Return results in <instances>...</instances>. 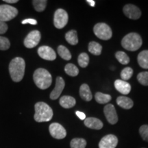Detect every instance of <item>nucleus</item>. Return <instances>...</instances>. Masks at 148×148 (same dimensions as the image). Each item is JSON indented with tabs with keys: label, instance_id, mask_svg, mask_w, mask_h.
Returning a JSON list of instances; mask_svg holds the SVG:
<instances>
[{
	"label": "nucleus",
	"instance_id": "1",
	"mask_svg": "<svg viewBox=\"0 0 148 148\" xmlns=\"http://www.w3.org/2000/svg\"><path fill=\"white\" fill-rule=\"evenodd\" d=\"M25 60L20 57H16L11 60L9 64V73L14 82H18L23 78L25 73Z\"/></svg>",
	"mask_w": 148,
	"mask_h": 148
},
{
	"label": "nucleus",
	"instance_id": "2",
	"mask_svg": "<svg viewBox=\"0 0 148 148\" xmlns=\"http://www.w3.org/2000/svg\"><path fill=\"white\" fill-rule=\"evenodd\" d=\"M33 79L35 84L40 89H47L51 86L52 82V77L50 73L45 69L39 68L34 71Z\"/></svg>",
	"mask_w": 148,
	"mask_h": 148
},
{
	"label": "nucleus",
	"instance_id": "3",
	"mask_svg": "<svg viewBox=\"0 0 148 148\" xmlns=\"http://www.w3.org/2000/svg\"><path fill=\"white\" fill-rule=\"evenodd\" d=\"M35 114L34 120L37 122H47L49 121L53 117V110L49 105L46 103H36L34 106Z\"/></svg>",
	"mask_w": 148,
	"mask_h": 148
},
{
	"label": "nucleus",
	"instance_id": "4",
	"mask_svg": "<svg viewBox=\"0 0 148 148\" xmlns=\"http://www.w3.org/2000/svg\"><path fill=\"white\" fill-rule=\"evenodd\" d=\"M142 38L137 33L131 32L123 37L121 40L122 47L127 51H134L141 47Z\"/></svg>",
	"mask_w": 148,
	"mask_h": 148
},
{
	"label": "nucleus",
	"instance_id": "5",
	"mask_svg": "<svg viewBox=\"0 0 148 148\" xmlns=\"http://www.w3.org/2000/svg\"><path fill=\"white\" fill-rule=\"evenodd\" d=\"M93 32L97 38L104 40L110 39L112 35L111 28L104 23H99L95 25L93 27Z\"/></svg>",
	"mask_w": 148,
	"mask_h": 148
},
{
	"label": "nucleus",
	"instance_id": "6",
	"mask_svg": "<svg viewBox=\"0 0 148 148\" xmlns=\"http://www.w3.org/2000/svg\"><path fill=\"white\" fill-rule=\"evenodd\" d=\"M18 14L16 8L9 5H0V21L6 22L13 19Z\"/></svg>",
	"mask_w": 148,
	"mask_h": 148
},
{
	"label": "nucleus",
	"instance_id": "7",
	"mask_svg": "<svg viewBox=\"0 0 148 148\" xmlns=\"http://www.w3.org/2000/svg\"><path fill=\"white\" fill-rule=\"evenodd\" d=\"M67 12L62 8H59L55 12L53 17V24L54 26L58 29H62L68 23Z\"/></svg>",
	"mask_w": 148,
	"mask_h": 148
},
{
	"label": "nucleus",
	"instance_id": "8",
	"mask_svg": "<svg viewBox=\"0 0 148 148\" xmlns=\"http://www.w3.org/2000/svg\"><path fill=\"white\" fill-rule=\"evenodd\" d=\"M40 38V33L38 30H33L27 34V36L25 37L24 40V45L25 47L29 48H34L39 43Z\"/></svg>",
	"mask_w": 148,
	"mask_h": 148
},
{
	"label": "nucleus",
	"instance_id": "9",
	"mask_svg": "<svg viewBox=\"0 0 148 148\" xmlns=\"http://www.w3.org/2000/svg\"><path fill=\"white\" fill-rule=\"evenodd\" d=\"M49 130L51 136L56 139H62L66 135V130L62 125L58 123H53L50 124Z\"/></svg>",
	"mask_w": 148,
	"mask_h": 148
},
{
	"label": "nucleus",
	"instance_id": "10",
	"mask_svg": "<svg viewBox=\"0 0 148 148\" xmlns=\"http://www.w3.org/2000/svg\"><path fill=\"white\" fill-rule=\"evenodd\" d=\"M123 13L130 19H138L141 16V12L140 9L133 4H127L123 7Z\"/></svg>",
	"mask_w": 148,
	"mask_h": 148
},
{
	"label": "nucleus",
	"instance_id": "11",
	"mask_svg": "<svg viewBox=\"0 0 148 148\" xmlns=\"http://www.w3.org/2000/svg\"><path fill=\"white\" fill-rule=\"evenodd\" d=\"M118 143V138L113 134L103 136L99 143V148H115Z\"/></svg>",
	"mask_w": 148,
	"mask_h": 148
},
{
	"label": "nucleus",
	"instance_id": "12",
	"mask_svg": "<svg viewBox=\"0 0 148 148\" xmlns=\"http://www.w3.org/2000/svg\"><path fill=\"white\" fill-rule=\"evenodd\" d=\"M103 112L109 123L112 125L116 123V122L118 121V116L113 105L110 103L107 104L103 108Z\"/></svg>",
	"mask_w": 148,
	"mask_h": 148
},
{
	"label": "nucleus",
	"instance_id": "13",
	"mask_svg": "<svg viewBox=\"0 0 148 148\" xmlns=\"http://www.w3.org/2000/svg\"><path fill=\"white\" fill-rule=\"evenodd\" d=\"M38 54L40 58L46 60H54L56 58L54 50L48 46H41L38 48Z\"/></svg>",
	"mask_w": 148,
	"mask_h": 148
},
{
	"label": "nucleus",
	"instance_id": "14",
	"mask_svg": "<svg viewBox=\"0 0 148 148\" xmlns=\"http://www.w3.org/2000/svg\"><path fill=\"white\" fill-rule=\"evenodd\" d=\"M64 81L62 77H57L56 80V86L50 94V98L53 100L58 99L64 88Z\"/></svg>",
	"mask_w": 148,
	"mask_h": 148
},
{
	"label": "nucleus",
	"instance_id": "15",
	"mask_svg": "<svg viewBox=\"0 0 148 148\" xmlns=\"http://www.w3.org/2000/svg\"><path fill=\"white\" fill-rule=\"evenodd\" d=\"M114 87L123 95H127L131 90V86L126 81L122 79H116L114 82Z\"/></svg>",
	"mask_w": 148,
	"mask_h": 148
},
{
	"label": "nucleus",
	"instance_id": "16",
	"mask_svg": "<svg viewBox=\"0 0 148 148\" xmlns=\"http://www.w3.org/2000/svg\"><path fill=\"white\" fill-rule=\"evenodd\" d=\"M84 125L88 128L94 130H100L103 127L102 121L95 117L86 118L84 120Z\"/></svg>",
	"mask_w": 148,
	"mask_h": 148
},
{
	"label": "nucleus",
	"instance_id": "17",
	"mask_svg": "<svg viewBox=\"0 0 148 148\" xmlns=\"http://www.w3.org/2000/svg\"><path fill=\"white\" fill-rule=\"evenodd\" d=\"M79 95L81 98L86 101H89L92 99V95L88 84H83L79 88Z\"/></svg>",
	"mask_w": 148,
	"mask_h": 148
},
{
	"label": "nucleus",
	"instance_id": "18",
	"mask_svg": "<svg viewBox=\"0 0 148 148\" xmlns=\"http://www.w3.org/2000/svg\"><path fill=\"white\" fill-rule=\"evenodd\" d=\"M59 103H60V106L63 107L64 108H71L75 106L76 101H75V98L71 96L64 95L60 98Z\"/></svg>",
	"mask_w": 148,
	"mask_h": 148
},
{
	"label": "nucleus",
	"instance_id": "19",
	"mask_svg": "<svg viewBox=\"0 0 148 148\" xmlns=\"http://www.w3.org/2000/svg\"><path fill=\"white\" fill-rule=\"evenodd\" d=\"M116 103L122 108L130 109L133 107L134 103L130 98L125 97V96H120L116 99Z\"/></svg>",
	"mask_w": 148,
	"mask_h": 148
},
{
	"label": "nucleus",
	"instance_id": "20",
	"mask_svg": "<svg viewBox=\"0 0 148 148\" xmlns=\"http://www.w3.org/2000/svg\"><path fill=\"white\" fill-rule=\"evenodd\" d=\"M137 60L140 67L148 69V50H144L138 55Z\"/></svg>",
	"mask_w": 148,
	"mask_h": 148
},
{
	"label": "nucleus",
	"instance_id": "21",
	"mask_svg": "<svg viewBox=\"0 0 148 148\" xmlns=\"http://www.w3.org/2000/svg\"><path fill=\"white\" fill-rule=\"evenodd\" d=\"M88 51L92 54L95 56H99L101 54V50H102V47L99 43L97 42L92 41L90 42L88 45Z\"/></svg>",
	"mask_w": 148,
	"mask_h": 148
},
{
	"label": "nucleus",
	"instance_id": "22",
	"mask_svg": "<svg viewBox=\"0 0 148 148\" xmlns=\"http://www.w3.org/2000/svg\"><path fill=\"white\" fill-rule=\"evenodd\" d=\"M65 39L66 41L72 45H77L78 42L77 32L75 30H70L65 34Z\"/></svg>",
	"mask_w": 148,
	"mask_h": 148
},
{
	"label": "nucleus",
	"instance_id": "23",
	"mask_svg": "<svg viewBox=\"0 0 148 148\" xmlns=\"http://www.w3.org/2000/svg\"><path fill=\"white\" fill-rule=\"evenodd\" d=\"M95 100L97 103H101V104H104V103H108L111 100V96L108 94H104L102 92H96L95 95Z\"/></svg>",
	"mask_w": 148,
	"mask_h": 148
},
{
	"label": "nucleus",
	"instance_id": "24",
	"mask_svg": "<svg viewBox=\"0 0 148 148\" xmlns=\"http://www.w3.org/2000/svg\"><path fill=\"white\" fill-rule=\"evenodd\" d=\"M58 53L62 59L65 60H69L71 58V54L69 49L63 45H59L58 47Z\"/></svg>",
	"mask_w": 148,
	"mask_h": 148
},
{
	"label": "nucleus",
	"instance_id": "25",
	"mask_svg": "<svg viewBox=\"0 0 148 148\" xmlns=\"http://www.w3.org/2000/svg\"><path fill=\"white\" fill-rule=\"evenodd\" d=\"M64 71L67 75H70V76L75 77L77 76L79 73V69L75 64L69 63L67 64L64 67Z\"/></svg>",
	"mask_w": 148,
	"mask_h": 148
},
{
	"label": "nucleus",
	"instance_id": "26",
	"mask_svg": "<svg viewBox=\"0 0 148 148\" xmlns=\"http://www.w3.org/2000/svg\"><path fill=\"white\" fill-rule=\"evenodd\" d=\"M71 148H85L86 145V141L84 138H75L71 140Z\"/></svg>",
	"mask_w": 148,
	"mask_h": 148
},
{
	"label": "nucleus",
	"instance_id": "27",
	"mask_svg": "<svg viewBox=\"0 0 148 148\" xmlns=\"http://www.w3.org/2000/svg\"><path fill=\"white\" fill-rule=\"evenodd\" d=\"M77 62L79 65L82 68H85L88 66L89 62V56L87 53H81L77 58Z\"/></svg>",
	"mask_w": 148,
	"mask_h": 148
},
{
	"label": "nucleus",
	"instance_id": "28",
	"mask_svg": "<svg viewBox=\"0 0 148 148\" xmlns=\"http://www.w3.org/2000/svg\"><path fill=\"white\" fill-rule=\"evenodd\" d=\"M47 3V1L46 0H34L32 1V4L37 12H42L45 10Z\"/></svg>",
	"mask_w": 148,
	"mask_h": 148
},
{
	"label": "nucleus",
	"instance_id": "29",
	"mask_svg": "<svg viewBox=\"0 0 148 148\" xmlns=\"http://www.w3.org/2000/svg\"><path fill=\"white\" fill-rule=\"evenodd\" d=\"M115 57L117 59V60L122 64H127L130 62L129 57L123 51H117L115 53Z\"/></svg>",
	"mask_w": 148,
	"mask_h": 148
},
{
	"label": "nucleus",
	"instance_id": "30",
	"mask_svg": "<svg viewBox=\"0 0 148 148\" xmlns=\"http://www.w3.org/2000/svg\"><path fill=\"white\" fill-rule=\"evenodd\" d=\"M133 75V69L131 67H125L121 72V77L122 80H127L130 79Z\"/></svg>",
	"mask_w": 148,
	"mask_h": 148
},
{
	"label": "nucleus",
	"instance_id": "31",
	"mask_svg": "<svg viewBox=\"0 0 148 148\" xmlns=\"http://www.w3.org/2000/svg\"><path fill=\"white\" fill-rule=\"evenodd\" d=\"M137 79L140 84L143 86H148V72H140L138 74Z\"/></svg>",
	"mask_w": 148,
	"mask_h": 148
},
{
	"label": "nucleus",
	"instance_id": "32",
	"mask_svg": "<svg viewBox=\"0 0 148 148\" xmlns=\"http://www.w3.org/2000/svg\"><path fill=\"white\" fill-rule=\"evenodd\" d=\"M10 46V42L7 38L0 36V50H7Z\"/></svg>",
	"mask_w": 148,
	"mask_h": 148
},
{
	"label": "nucleus",
	"instance_id": "33",
	"mask_svg": "<svg viewBox=\"0 0 148 148\" xmlns=\"http://www.w3.org/2000/svg\"><path fill=\"white\" fill-rule=\"evenodd\" d=\"M139 133L142 138L148 142V125H143L139 129Z\"/></svg>",
	"mask_w": 148,
	"mask_h": 148
},
{
	"label": "nucleus",
	"instance_id": "34",
	"mask_svg": "<svg viewBox=\"0 0 148 148\" xmlns=\"http://www.w3.org/2000/svg\"><path fill=\"white\" fill-rule=\"evenodd\" d=\"M8 30V25L5 22L0 21V34H3Z\"/></svg>",
	"mask_w": 148,
	"mask_h": 148
},
{
	"label": "nucleus",
	"instance_id": "35",
	"mask_svg": "<svg viewBox=\"0 0 148 148\" xmlns=\"http://www.w3.org/2000/svg\"><path fill=\"white\" fill-rule=\"evenodd\" d=\"M22 24H31V25H36L37 21L34 18H26V19H24L23 21L21 22Z\"/></svg>",
	"mask_w": 148,
	"mask_h": 148
},
{
	"label": "nucleus",
	"instance_id": "36",
	"mask_svg": "<svg viewBox=\"0 0 148 148\" xmlns=\"http://www.w3.org/2000/svg\"><path fill=\"white\" fill-rule=\"evenodd\" d=\"M75 114L81 120H85V119H86V115H85L84 112H80V111H76Z\"/></svg>",
	"mask_w": 148,
	"mask_h": 148
},
{
	"label": "nucleus",
	"instance_id": "37",
	"mask_svg": "<svg viewBox=\"0 0 148 148\" xmlns=\"http://www.w3.org/2000/svg\"><path fill=\"white\" fill-rule=\"evenodd\" d=\"M86 2H87L88 4H89L90 6H92V7H94L95 5V1H93V0H87V1H86Z\"/></svg>",
	"mask_w": 148,
	"mask_h": 148
},
{
	"label": "nucleus",
	"instance_id": "38",
	"mask_svg": "<svg viewBox=\"0 0 148 148\" xmlns=\"http://www.w3.org/2000/svg\"><path fill=\"white\" fill-rule=\"evenodd\" d=\"M3 1L8 3H15L18 2V0H3Z\"/></svg>",
	"mask_w": 148,
	"mask_h": 148
}]
</instances>
